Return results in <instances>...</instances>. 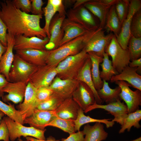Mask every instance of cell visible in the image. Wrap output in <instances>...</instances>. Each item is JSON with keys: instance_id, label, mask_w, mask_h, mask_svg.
<instances>
[{"instance_id": "obj_1", "label": "cell", "mask_w": 141, "mask_h": 141, "mask_svg": "<svg viewBox=\"0 0 141 141\" xmlns=\"http://www.w3.org/2000/svg\"><path fill=\"white\" fill-rule=\"evenodd\" d=\"M42 15L30 14L16 8L11 1L1 2L0 17L6 25L8 33L15 36L22 35L43 39L47 37L40 25Z\"/></svg>"}, {"instance_id": "obj_2", "label": "cell", "mask_w": 141, "mask_h": 141, "mask_svg": "<svg viewBox=\"0 0 141 141\" xmlns=\"http://www.w3.org/2000/svg\"><path fill=\"white\" fill-rule=\"evenodd\" d=\"M88 57V54L83 49L78 54L67 57L56 66L57 76L62 79H76Z\"/></svg>"}, {"instance_id": "obj_3", "label": "cell", "mask_w": 141, "mask_h": 141, "mask_svg": "<svg viewBox=\"0 0 141 141\" xmlns=\"http://www.w3.org/2000/svg\"><path fill=\"white\" fill-rule=\"evenodd\" d=\"M103 28L99 26L97 29L89 31L84 40V49L87 53L91 52L103 57L105 50L114 34L105 33Z\"/></svg>"}, {"instance_id": "obj_4", "label": "cell", "mask_w": 141, "mask_h": 141, "mask_svg": "<svg viewBox=\"0 0 141 141\" xmlns=\"http://www.w3.org/2000/svg\"><path fill=\"white\" fill-rule=\"evenodd\" d=\"M86 34L78 37L55 49L49 51L46 59V64L57 66L67 57L80 52L83 48V42Z\"/></svg>"}, {"instance_id": "obj_5", "label": "cell", "mask_w": 141, "mask_h": 141, "mask_svg": "<svg viewBox=\"0 0 141 141\" xmlns=\"http://www.w3.org/2000/svg\"><path fill=\"white\" fill-rule=\"evenodd\" d=\"M5 120L8 129L10 140L14 141L21 137H30L37 139H46L44 133L46 130L37 129L30 126L27 127L15 121L8 116L3 118Z\"/></svg>"}, {"instance_id": "obj_6", "label": "cell", "mask_w": 141, "mask_h": 141, "mask_svg": "<svg viewBox=\"0 0 141 141\" xmlns=\"http://www.w3.org/2000/svg\"><path fill=\"white\" fill-rule=\"evenodd\" d=\"M105 52L112 58L113 66L119 73H120L130 62V57L128 48L123 49L120 45L114 34Z\"/></svg>"}, {"instance_id": "obj_7", "label": "cell", "mask_w": 141, "mask_h": 141, "mask_svg": "<svg viewBox=\"0 0 141 141\" xmlns=\"http://www.w3.org/2000/svg\"><path fill=\"white\" fill-rule=\"evenodd\" d=\"M37 67L26 62L16 54L9 72V82H28Z\"/></svg>"}, {"instance_id": "obj_8", "label": "cell", "mask_w": 141, "mask_h": 141, "mask_svg": "<svg viewBox=\"0 0 141 141\" xmlns=\"http://www.w3.org/2000/svg\"><path fill=\"white\" fill-rule=\"evenodd\" d=\"M67 18L80 24L87 30H95L100 26L99 21L83 5L71 9L66 14Z\"/></svg>"}, {"instance_id": "obj_9", "label": "cell", "mask_w": 141, "mask_h": 141, "mask_svg": "<svg viewBox=\"0 0 141 141\" xmlns=\"http://www.w3.org/2000/svg\"><path fill=\"white\" fill-rule=\"evenodd\" d=\"M56 66L46 64L38 66L28 82L37 89L48 88L57 75Z\"/></svg>"}, {"instance_id": "obj_10", "label": "cell", "mask_w": 141, "mask_h": 141, "mask_svg": "<svg viewBox=\"0 0 141 141\" xmlns=\"http://www.w3.org/2000/svg\"><path fill=\"white\" fill-rule=\"evenodd\" d=\"M115 83L121 88L120 99L126 103L128 114L139 109V106L141 105V91L132 90L129 87L131 85L124 81H117Z\"/></svg>"}, {"instance_id": "obj_11", "label": "cell", "mask_w": 141, "mask_h": 141, "mask_svg": "<svg viewBox=\"0 0 141 141\" xmlns=\"http://www.w3.org/2000/svg\"><path fill=\"white\" fill-rule=\"evenodd\" d=\"M141 0H130L127 15L122 23L120 33L116 37L118 43L124 49L127 48L128 42L131 36L130 26L133 17L137 11L141 9Z\"/></svg>"}, {"instance_id": "obj_12", "label": "cell", "mask_w": 141, "mask_h": 141, "mask_svg": "<svg viewBox=\"0 0 141 141\" xmlns=\"http://www.w3.org/2000/svg\"><path fill=\"white\" fill-rule=\"evenodd\" d=\"M96 109H101L106 110L113 115L114 119L112 121L116 122L121 126L123 124V120L128 114L127 106L124 103L121 102L120 99L116 101L105 105L98 104L96 103L84 111L87 113Z\"/></svg>"}, {"instance_id": "obj_13", "label": "cell", "mask_w": 141, "mask_h": 141, "mask_svg": "<svg viewBox=\"0 0 141 141\" xmlns=\"http://www.w3.org/2000/svg\"><path fill=\"white\" fill-rule=\"evenodd\" d=\"M79 81L76 79H62L56 76L48 88L54 93L66 99L72 96Z\"/></svg>"}, {"instance_id": "obj_14", "label": "cell", "mask_w": 141, "mask_h": 141, "mask_svg": "<svg viewBox=\"0 0 141 141\" xmlns=\"http://www.w3.org/2000/svg\"><path fill=\"white\" fill-rule=\"evenodd\" d=\"M72 97L74 101L84 111L96 103L92 90L85 83L81 81H79Z\"/></svg>"}, {"instance_id": "obj_15", "label": "cell", "mask_w": 141, "mask_h": 141, "mask_svg": "<svg viewBox=\"0 0 141 141\" xmlns=\"http://www.w3.org/2000/svg\"><path fill=\"white\" fill-rule=\"evenodd\" d=\"M56 116L55 111L35 109L31 115L24 119V124H28L30 126L38 129L44 130Z\"/></svg>"}, {"instance_id": "obj_16", "label": "cell", "mask_w": 141, "mask_h": 141, "mask_svg": "<svg viewBox=\"0 0 141 141\" xmlns=\"http://www.w3.org/2000/svg\"><path fill=\"white\" fill-rule=\"evenodd\" d=\"M66 16H60L58 14L55 15L50 22L49 31L50 37L46 45V50L50 51L55 49L59 46L64 33L62 28L63 21Z\"/></svg>"}, {"instance_id": "obj_17", "label": "cell", "mask_w": 141, "mask_h": 141, "mask_svg": "<svg viewBox=\"0 0 141 141\" xmlns=\"http://www.w3.org/2000/svg\"><path fill=\"white\" fill-rule=\"evenodd\" d=\"M28 82H8L3 90L4 93H8L2 97L3 101L5 102L11 101L15 104L21 103L24 98Z\"/></svg>"}, {"instance_id": "obj_18", "label": "cell", "mask_w": 141, "mask_h": 141, "mask_svg": "<svg viewBox=\"0 0 141 141\" xmlns=\"http://www.w3.org/2000/svg\"><path fill=\"white\" fill-rule=\"evenodd\" d=\"M14 49L16 51L28 49L46 50L45 46L49 42L48 37L42 39L36 37H26L22 35L15 36Z\"/></svg>"}, {"instance_id": "obj_19", "label": "cell", "mask_w": 141, "mask_h": 141, "mask_svg": "<svg viewBox=\"0 0 141 141\" xmlns=\"http://www.w3.org/2000/svg\"><path fill=\"white\" fill-rule=\"evenodd\" d=\"M61 27L64 34L59 47L89 31L80 24L67 18L63 20Z\"/></svg>"}, {"instance_id": "obj_20", "label": "cell", "mask_w": 141, "mask_h": 141, "mask_svg": "<svg viewBox=\"0 0 141 141\" xmlns=\"http://www.w3.org/2000/svg\"><path fill=\"white\" fill-rule=\"evenodd\" d=\"M37 89L30 83H28L24 101L20 103L18 106V110L24 120L32 113L37 106L36 97Z\"/></svg>"}, {"instance_id": "obj_21", "label": "cell", "mask_w": 141, "mask_h": 141, "mask_svg": "<svg viewBox=\"0 0 141 141\" xmlns=\"http://www.w3.org/2000/svg\"><path fill=\"white\" fill-rule=\"evenodd\" d=\"M49 51L28 49L16 51V54L27 62L39 66L46 64Z\"/></svg>"}, {"instance_id": "obj_22", "label": "cell", "mask_w": 141, "mask_h": 141, "mask_svg": "<svg viewBox=\"0 0 141 141\" xmlns=\"http://www.w3.org/2000/svg\"><path fill=\"white\" fill-rule=\"evenodd\" d=\"M7 49L0 60V73L4 75L9 82V73L14 58L13 50L15 43V36L7 33Z\"/></svg>"}, {"instance_id": "obj_23", "label": "cell", "mask_w": 141, "mask_h": 141, "mask_svg": "<svg viewBox=\"0 0 141 141\" xmlns=\"http://www.w3.org/2000/svg\"><path fill=\"white\" fill-rule=\"evenodd\" d=\"M137 67L132 68L128 66L120 73L113 76L110 81L113 83L117 81H124L131 86L141 91V76L137 73Z\"/></svg>"}, {"instance_id": "obj_24", "label": "cell", "mask_w": 141, "mask_h": 141, "mask_svg": "<svg viewBox=\"0 0 141 141\" xmlns=\"http://www.w3.org/2000/svg\"><path fill=\"white\" fill-rule=\"evenodd\" d=\"M80 108L71 96L65 99L55 111L56 116L59 118L74 120Z\"/></svg>"}, {"instance_id": "obj_25", "label": "cell", "mask_w": 141, "mask_h": 141, "mask_svg": "<svg viewBox=\"0 0 141 141\" xmlns=\"http://www.w3.org/2000/svg\"><path fill=\"white\" fill-rule=\"evenodd\" d=\"M82 131L85 136L84 141H102L105 140L108 135L104 125L100 122H95L93 126L86 124Z\"/></svg>"}, {"instance_id": "obj_26", "label": "cell", "mask_w": 141, "mask_h": 141, "mask_svg": "<svg viewBox=\"0 0 141 141\" xmlns=\"http://www.w3.org/2000/svg\"><path fill=\"white\" fill-rule=\"evenodd\" d=\"M91 61L89 55L78 73L76 79L84 82L91 89L93 93L96 103L101 104L103 102L98 96L94 86L91 75Z\"/></svg>"}, {"instance_id": "obj_27", "label": "cell", "mask_w": 141, "mask_h": 141, "mask_svg": "<svg viewBox=\"0 0 141 141\" xmlns=\"http://www.w3.org/2000/svg\"><path fill=\"white\" fill-rule=\"evenodd\" d=\"M83 5L98 19L99 22L100 26L104 28L107 14L110 8L103 5L98 0H89Z\"/></svg>"}, {"instance_id": "obj_28", "label": "cell", "mask_w": 141, "mask_h": 141, "mask_svg": "<svg viewBox=\"0 0 141 141\" xmlns=\"http://www.w3.org/2000/svg\"><path fill=\"white\" fill-rule=\"evenodd\" d=\"M103 81L102 87L97 90L98 95L102 102H104L107 104L120 99V87L118 86L115 88L112 89L110 87L107 81L104 80Z\"/></svg>"}, {"instance_id": "obj_29", "label": "cell", "mask_w": 141, "mask_h": 141, "mask_svg": "<svg viewBox=\"0 0 141 141\" xmlns=\"http://www.w3.org/2000/svg\"><path fill=\"white\" fill-rule=\"evenodd\" d=\"M87 53L91 62V77L94 86L97 90L101 89L103 85V81L100 77L99 69V66L103 61V57L91 52Z\"/></svg>"}, {"instance_id": "obj_30", "label": "cell", "mask_w": 141, "mask_h": 141, "mask_svg": "<svg viewBox=\"0 0 141 141\" xmlns=\"http://www.w3.org/2000/svg\"><path fill=\"white\" fill-rule=\"evenodd\" d=\"M122 24L116 12L114 5L111 6L108 13L104 28L107 32H113L117 37L120 32Z\"/></svg>"}, {"instance_id": "obj_31", "label": "cell", "mask_w": 141, "mask_h": 141, "mask_svg": "<svg viewBox=\"0 0 141 141\" xmlns=\"http://www.w3.org/2000/svg\"><path fill=\"white\" fill-rule=\"evenodd\" d=\"M84 111L80 108L78 112V114L76 119L74 120V131H80L81 127L83 125L91 122H100L105 124L106 127L108 128L112 127L115 124V122L112 121H110L111 119H97L90 117L89 116H86L84 114Z\"/></svg>"}, {"instance_id": "obj_32", "label": "cell", "mask_w": 141, "mask_h": 141, "mask_svg": "<svg viewBox=\"0 0 141 141\" xmlns=\"http://www.w3.org/2000/svg\"><path fill=\"white\" fill-rule=\"evenodd\" d=\"M141 119V110L138 109L133 113L128 114L124 118L123 124L119 133L121 134L124 133L125 130L130 132L132 126L137 128H140L141 126L139 122Z\"/></svg>"}, {"instance_id": "obj_33", "label": "cell", "mask_w": 141, "mask_h": 141, "mask_svg": "<svg viewBox=\"0 0 141 141\" xmlns=\"http://www.w3.org/2000/svg\"><path fill=\"white\" fill-rule=\"evenodd\" d=\"M100 65L102 68L100 76L103 81H110L113 76L119 73L113 66L111 61L109 59V55L106 52L103 54V61Z\"/></svg>"}, {"instance_id": "obj_34", "label": "cell", "mask_w": 141, "mask_h": 141, "mask_svg": "<svg viewBox=\"0 0 141 141\" xmlns=\"http://www.w3.org/2000/svg\"><path fill=\"white\" fill-rule=\"evenodd\" d=\"M8 103L7 104L0 100V110L12 120L24 124V119L20 111L16 109L14 104Z\"/></svg>"}, {"instance_id": "obj_35", "label": "cell", "mask_w": 141, "mask_h": 141, "mask_svg": "<svg viewBox=\"0 0 141 141\" xmlns=\"http://www.w3.org/2000/svg\"><path fill=\"white\" fill-rule=\"evenodd\" d=\"M65 99L53 93L48 99L39 104L35 109L55 111Z\"/></svg>"}, {"instance_id": "obj_36", "label": "cell", "mask_w": 141, "mask_h": 141, "mask_svg": "<svg viewBox=\"0 0 141 141\" xmlns=\"http://www.w3.org/2000/svg\"><path fill=\"white\" fill-rule=\"evenodd\" d=\"M48 126L59 128L69 134L75 132L74 120L64 119L57 116L48 124L46 127Z\"/></svg>"}, {"instance_id": "obj_37", "label": "cell", "mask_w": 141, "mask_h": 141, "mask_svg": "<svg viewBox=\"0 0 141 141\" xmlns=\"http://www.w3.org/2000/svg\"><path fill=\"white\" fill-rule=\"evenodd\" d=\"M131 61L140 58L141 56V37L136 38L131 35L127 46Z\"/></svg>"}, {"instance_id": "obj_38", "label": "cell", "mask_w": 141, "mask_h": 141, "mask_svg": "<svg viewBox=\"0 0 141 141\" xmlns=\"http://www.w3.org/2000/svg\"><path fill=\"white\" fill-rule=\"evenodd\" d=\"M45 20V25L43 28L47 35L49 39L50 34L49 28L51 21L55 13L56 12L54 7L48 0L46 6L43 8Z\"/></svg>"}, {"instance_id": "obj_39", "label": "cell", "mask_w": 141, "mask_h": 141, "mask_svg": "<svg viewBox=\"0 0 141 141\" xmlns=\"http://www.w3.org/2000/svg\"><path fill=\"white\" fill-rule=\"evenodd\" d=\"M130 1L128 0H118L114 5L116 12L122 23L127 15Z\"/></svg>"}, {"instance_id": "obj_40", "label": "cell", "mask_w": 141, "mask_h": 141, "mask_svg": "<svg viewBox=\"0 0 141 141\" xmlns=\"http://www.w3.org/2000/svg\"><path fill=\"white\" fill-rule=\"evenodd\" d=\"M131 35L136 38L141 37V10L137 11L133 17L130 26Z\"/></svg>"}, {"instance_id": "obj_41", "label": "cell", "mask_w": 141, "mask_h": 141, "mask_svg": "<svg viewBox=\"0 0 141 141\" xmlns=\"http://www.w3.org/2000/svg\"><path fill=\"white\" fill-rule=\"evenodd\" d=\"M53 93V91L48 88L37 89L36 97L37 106L40 103L48 99Z\"/></svg>"}, {"instance_id": "obj_42", "label": "cell", "mask_w": 141, "mask_h": 141, "mask_svg": "<svg viewBox=\"0 0 141 141\" xmlns=\"http://www.w3.org/2000/svg\"><path fill=\"white\" fill-rule=\"evenodd\" d=\"M12 2L17 8L23 12L28 13L31 12V0H13Z\"/></svg>"}, {"instance_id": "obj_43", "label": "cell", "mask_w": 141, "mask_h": 141, "mask_svg": "<svg viewBox=\"0 0 141 141\" xmlns=\"http://www.w3.org/2000/svg\"><path fill=\"white\" fill-rule=\"evenodd\" d=\"M31 12L34 15H42L43 14L42 7L44 3L42 0H31Z\"/></svg>"}, {"instance_id": "obj_44", "label": "cell", "mask_w": 141, "mask_h": 141, "mask_svg": "<svg viewBox=\"0 0 141 141\" xmlns=\"http://www.w3.org/2000/svg\"><path fill=\"white\" fill-rule=\"evenodd\" d=\"M56 12L60 16H66V13L65 7L62 0H49Z\"/></svg>"}, {"instance_id": "obj_45", "label": "cell", "mask_w": 141, "mask_h": 141, "mask_svg": "<svg viewBox=\"0 0 141 141\" xmlns=\"http://www.w3.org/2000/svg\"><path fill=\"white\" fill-rule=\"evenodd\" d=\"M10 140L8 127L5 120L3 118L0 123V140L10 141Z\"/></svg>"}, {"instance_id": "obj_46", "label": "cell", "mask_w": 141, "mask_h": 141, "mask_svg": "<svg viewBox=\"0 0 141 141\" xmlns=\"http://www.w3.org/2000/svg\"><path fill=\"white\" fill-rule=\"evenodd\" d=\"M84 134L82 131H78L69 134L66 138H63L61 141H84ZM55 141H60L59 140H55Z\"/></svg>"}, {"instance_id": "obj_47", "label": "cell", "mask_w": 141, "mask_h": 141, "mask_svg": "<svg viewBox=\"0 0 141 141\" xmlns=\"http://www.w3.org/2000/svg\"><path fill=\"white\" fill-rule=\"evenodd\" d=\"M7 27L0 17V42L4 46L7 47Z\"/></svg>"}, {"instance_id": "obj_48", "label": "cell", "mask_w": 141, "mask_h": 141, "mask_svg": "<svg viewBox=\"0 0 141 141\" xmlns=\"http://www.w3.org/2000/svg\"><path fill=\"white\" fill-rule=\"evenodd\" d=\"M8 82L5 76L0 73V97L4 95L3 90Z\"/></svg>"}, {"instance_id": "obj_49", "label": "cell", "mask_w": 141, "mask_h": 141, "mask_svg": "<svg viewBox=\"0 0 141 141\" xmlns=\"http://www.w3.org/2000/svg\"><path fill=\"white\" fill-rule=\"evenodd\" d=\"M128 66L132 68L137 67L138 68V70L140 71L141 69V58H140L138 59L133 60L130 62L128 64Z\"/></svg>"}, {"instance_id": "obj_50", "label": "cell", "mask_w": 141, "mask_h": 141, "mask_svg": "<svg viewBox=\"0 0 141 141\" xmlns=\"http://www.w3.org/2000/svg\"><path fill=\"white\" fill-rule=\"evenodd\" d=\"M99 1L105 6L109 8L115 5L118 0H98Z\"/></svg>"}, {"instance_id": "obj_51", "label": "cell", "mask_w": 141, "mask_h": 141, "mask_svg": "<svg viewBox=\"0 0 141 141\" xmlns=\"http://www.w3.org/2000/svg\"><path fill=\"white\" fill-rule=\"evenodd\" d=\"M25 138L28 141H55V140L54 137L51 136L44 140H39L30 137H27Z\"/></svg>"}, {"instance_id": "obj_52", "label": "cell", "mask_w": 141, "mask_h": 141, "mask_svg": "<svg viewBox=\"0 0 141 141\" xmlns=\"http://www.w3.org/2000/svg\"><path fill=\"white\" fill-rule=\"evenodd\" d=\"M89 0H76L74 4L73 9H75L80 6L83 5L85 3Z\"/></svg>"}, {"instance_id": "obj_53", "label": "cell", "mask_w": 141, "mask_h": 141, "mask_svg": "<svg viewBox=\"0 0 141 141\" xmlns=\"http://www.w3.org/2000/svg\"><path fill=\"white\" fill-rule=\"evenodd\" d=\"M7 49V47L3 46L0 42V60L1 57L6 51Z\"/></svg>"}, {"instance_id": "obj_54", "label": "cell", "mask_w": 141, "mask_h": 141, "mask_svg": "<svg viewBox=\"0 0 141 141\" xmlns=\"http://www.w3.org/2000/svg\"><path fill=\"white\" fill-rule=\"evenodd\" d=\"M76 0H64L63 1V4H65L64 6L66 5H68L69 4L70 5L73 3L74 4Z\"/></svg>"}, {"instance_id": "obj_55", "label": "cell", "mask_w": 141, "mask_h": 141, "mask_svg": "<svg viewBox=\"0 0 141 141\" xmlns=\"http://www.w3.org/2000/svg\"><path fill=\"white\" fill-rule=\"evenodd\" d=\"M5 115V114L3 113L0 110V123L1 120L4 116Z\"/></svg>"}, {"instance_id": "obj_56", "label": "cell", "mask_w": 141, "mask_h": 141, "mask_svg": "<svg viewBox=\"0 0 141 141\" xmlns=\"http://www.w3.org/2000/svg\"><path fill=\"white\" fill-rule=\"evenodd\" d=\"M141 141V137H140L137 139L132 140L131 141Z\"/></svg>"}, {"instance_id": "obj_57", "label": "cell", "mask_w": 141, "mask_h": 141, "mask_svg": "<svg viewBox=\"0 0 141 141\" xmlns=\"http://www.w3.org/2000/svg\"><path fill=\"white\" fill-rule=\"evenodd\" d=\"M18 141H28L26 140H22V139H21V138H18Z\"/></svg>"}, {"instance_id": "obj_58", "label": "cell", "mask_w": 141, "mask_h": 141, "mask_svg": "<svg viewBox=\"0 0 141 141\" xmlns=\"http://www.w3.org/2000/svg\"><path fill=\"white\" fill-rule=\"evenodd\" d=\"M1 2L0 1V9L1 8Z\"/></svg>"}]
</instances>
